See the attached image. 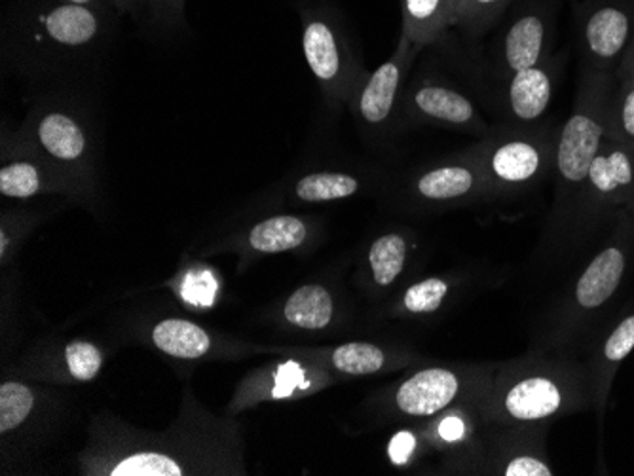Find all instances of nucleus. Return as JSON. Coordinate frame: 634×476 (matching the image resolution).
<instances>
[{"mask_svg":"<svg viewBox=\"0 0 634 476\" xmlns=\"http://www.w3.org/2000/svg\"><path fill=\"white\" fill-rule=\"evenodd\" d=\"M118 17L59 0H14L2 23L4 56L27 73L77 66L107 48Z\"/></svg>","mask_w":634,"mask_h":476,"instance_id":"f257e3e1","label":"nucleus"},{"mask_svg":"<svg viewBox=\"0 0 634 476\" xmlns=\"http://www.w3.org/2000/svg\"><path fill=\"white\" fill-rule=\"evenodd\" d=\"M584 403V378L576 365L525 357L492 378L477 412L486 424L528 427L577 410Z\"/></svg>","mask_w":634,"mask_h":476,"instance_id":"f03ea898","label":"nucleus"},{"mask_svg":"<svg viewBox=\"0 0 634 476\" xmlns=\"http://www.w3.org/2000/svg\"><path fill=\"white\" fill-rule=\"evenodd\" d=\"M613 84L615 74L584 67L576 105L556 139V205L561 211L576 210L582 203L589 167L606 139Z\"/></svg>","mask_w":634,"mask_h":476,"instance_id":"7ed1b4c3","label":"nucleus"},{"mask_svg":"<svg viewBox=\"0 0 634 476\" xmlns=\"http://www.w3.org/2000/svg\"><path fill=\"white\" fill-rule=\"evenodd\" d=\"M298 15L304 59L327 102L332 107L352 102L365 71L342 10L331 0H298Z\"/></svg>","mask_w":634,"mask_h":476,"instance_id":"20e7f679","label":"nucleus"},{"mask_svg":"<svg viewBox=\"0 0 634 476\" xmlns=\"http://www.w3.org/2000/svg\"><path fill=\"white\" fill-rule=\"evenodd\" d=\"M556 141L536 126H505L469 148L483 167L492 192L513 194L536 187L555 166Z\"/></svg>","mask_w":634,"mask_h":476,"instance_id":"39448f33","label":"nucleus"},{"mask_svg":"<svg viewBox=\"0 0 634 476\" xmlns=\"http://www.w3.org/2000/svg\"><path fill=\"white\" fill-rule=\"evenodd\" d=\"M559 0H515L492 48L497 79L551 59Z\"/></svg>","mask_w":634,"mask_h":476,"instance_id":"423d86ee","label":"nucleus"},{"mask_svg":"<svg viewBox=\"0 0 634 476\" xmlns=\"http://www.w3.org/2000/svg\"><path fill=\"white\" fill-rule=\"evenodd\" d=\"M23 138L43 152L77 187L87 190L92 181V135L87 123L74 110L46 105L33 112Z\"/></svg>","mask_w":634,"mask_h":476,"instance_id":"0eeeda50","label":"nucleus"},{"mask_svg":"<svg viewBox=\"0 0 634 476\" xmlns=\"http://www.w3.org/2000/svg\"><path fill=\"white\" fill-rule=\"evenodd\" d=\"M577 40L585 69L615 74L634 40L633 0H585L577 8Z\"/></svg>","mask_w":634,"mask_h":476,"instance_id":"6e6552de","label":"nucleus"},{"mask_svg":"<svg viewBox=\"0 0 634 476\" xmlns=\"http://www.w3.org/2000/svg\"><path fill=\"white\" fill-rule=\"evenodd\" d=\"M491 380V376L477 370L460 372L448 367L422 368L397 388L394 403L404 416L430 418L448 410L463 397L479 403Z\"/></svg>","mask_w":634,"mask_h":476,"instance_id":"1a4fd4ad","label":"nucleus"},{"mask_svg":"<svg viewBox=\"0 0 634 476\" xmlns=\"http://www.w3.org/2000/svg\"><path fill=\"white\" fill-rule=\"evenodd\" d=\"M409 38L401 35L396 51L386 59L375 73L365 74L352 97V109L361 126L367 130L380 131L388 128L397 112V105L403 95V84L419 56Z\"/></svg>","mask_w":634,"mask_h":476,"instance_id":"9d476101","label":"nucleus"},{"mask_svg":"<svg viewBox=\"0 0 634 476\" xmlns=\"http://www.w3.org/2000/svg\"><path fill=\"white\" fill-rule=\"evenodd\" d=\"M401 110L416 123L483 133L486 123L468 94L443 79L416 80L401 95Z\"/></svg>","mask_w":634,"mask_h":476,"instance_id":"9b49d317","label":"nucleus"},{"mask_svg":"<svg viewBox=\"0 0 634 476\" xmlns=\"http://www.w3.org/2000/svg\"><path fill=\"white\" fill-rule=\"evenodd\" d=\"M409 190L416 202L432 205L469 203L494 195L483 167L469 151L424 167L409 182Z\"/></svg>","mask_w":634,"mask_h":476,"instance_id":"f8f14e48","label":"nucleus"},{"mask_svg":"<svg viewBox=\"0 0 634 476\" xmlns=\"http://www.w3.org/2000/svg\"><path fill=\"white\" fill-rule=\"evenodd\" d=\"M587 213L634 207V152L606 135L579 203Z\"/></svg>","mask_w":634,"mask_h":476,"instance_id":"ddd939ff","label":"nucleus"},{"mask_svg":"<svg viewBox=\"0 0 634 476\" xmlns=\"http://www.w3.org/2000/svg\"><path fill=\"white\" fill-rule=\"evenodd\" d=\"M4 154L0 167V194L4 198L30 200L50 190L80 192V188L23 135L8 143Z\"/></svg>","mask_w":634,"mask_h":476,"instance_id":"4468645a","label":"nucleus"},{"mask_svg":"<svg viewBox=\"0 0 634 476\" xmlns=\"http://www.w3.org/2000/svg\"><path fill=\"white\" fill-rule=\"evenodd\" d=\"M497 80L502 82L500 105L509 126H536L553 99L556 61L549 59L541 66L528 67Z\"/></svg>","mask_w":634,"mask_h":476,"instance_id":"2eb2a0df","label":"nucleus"},{"mask_svg":"<svg viewBox=\"0 0 634 476\" xmlns=\"http://www.w3.org/2000/svg\"><path fill=\"white\" fill-rule=\"evenodd\" d=\"M627 267V254L621 246L602 249L579 275L574 300L579 311L599 310L620 289Z\"/></svg>","mask_w":634,"mask_h":476,"instance_id":"dca6fc26","label":"nucleus"},{"mask_svg":"<svg viewBox=\"0 0 634 476\" xmlns=\"http://www.w3.org/2000/svg\"><path fill=\"white\" fill-rule=\"evenodd\" d=\"M401 35L420 50L443 43L455 27L447 0H401Z\"/></svg>","mask_w":634,"mask_h":476,"instance_id":"f3484780","label":"nucleus"},{"mask_svg":"<svg viewBox=\"0 0 634 476\" xmlns=\"http://www.w3.org/2000/svg\"><path fill=\"white\" fill-rule=\"evenodd\" d=\"M365 179L350 169H314L301 175L291 192L303 203H327L348 200L360 194Z\"/></svg>","mask_w":634,"mask_h":476,"instance_id":"a211bd4d","label":"nucleus"},{"mask_svg":"<svg viewBox=\"0 0 634 476\" xmlns=\"http://www.w3.org/2000/svg\"><path fill=\"white\" fill-rule=\"evenodd\" d=\"M631 352H634V316L623 319L620 325L610 332V336L600 347L599 357L595 361L592 397H595L599 414L604 412L610 385H612L613 376L618 372V367L627 359Z\"/></svg>","mask_w":634,"mask_h":476,"instance_id":"6ab92c4d","label":"nucleus"},{"mask_svg":"<svg viewBox=\"0 0 634 476\" xmlns=\"http://www.w3.org/2000/svg\"><path fill=\"white\" fill-rule=\"evenodd\" d=\"M152 342L160 352L177 359H198L211 349L210 334L187 319L160 321L152 329Z\"/></svg>","mask_w":634,"mask_h":476,"instance_id":"aec40b11","label":"nucleus"},{"mask_svg":"<svg viewBox=\"0 0 634 476\" xmlns=\"http://www.w3.org/2000/svg\"><path fill=\"white\" fill-rule=\"evenodd\" d=\"M334 304L329 290L321 285H304L289 296L283 316L285 321L304 331H321L331 325Z\"/></svg>","mask_w":634,"mask_h":476,"instance_id":"412c9836","label":"nucleus"},{"mask_svg":"<svg viewBox=\"0 0 634 476\" xmlns=\"http://www.w3.org/2000/svg\"><path fill=\"white\" fill-rule=\"evenodd\" d=\"M308 224L296 215H275L260 221L249 231V246L259 253H285L303 246Z\"/></svg>","mask_w":634,"mask_h":476,"instance_id":"4be33fe9","label":"nucleus"},{"mask_svg":"<svg viewBox=\"0 0 634 476\" xmlns=\"http://www.w3.org/2000/svg\"><path fill=\"white\" fill-rule=\"evenodd\" d=\"M606 135L634 152V73H615V84L608 103Z\"/></svg>","mask_w":634,"mask_h":476,"instance_id":"5701e85b","label":"nucleus"},{"mask_svg":"<svg viewBox=\"0 0 634 476\" xmlns=\"http://www.w3.org/2000/svg\"><path fill=\"white\" fill-rule=\"evenodd\" d=\"M407 262V239L403 234L389 231L373 241L368 249V266L378 287H389L403 274Z\"/></svg>","mask_w":634,"mask_h":476,"instance_id":"b1692460","label":"nucleus"},{"mask_svg":"<svg viewBox=\"0 0 634 476\" xmlns=\"http://www.w3.org/2000/svg\"><path fill=\"white\" fill-rule=\"evenodd\" d=\"M329 359L332 368L352 376L376 374L388 362L383 347L368 342H350L334 347Z\"/></svg>","mask_w":634,"mask_h":476,"instance_id":"393cba45","label":"nucleus"},{"mask_svg":"<svg viewBox=\"0 0 634 476\" xmlns=\"http://www.w3.org/2000/svg\"><path fill=\"white\" fill-rule=\"evenodd\" d=\"M107 475L113 476H179L185 469L172 455L158 452H138L126 455L122 462L116 463Z\"/></svg>","mask_w":634,"mask_h":476,"instance_id":"a878e982","label":"nucleus"},{"mask_svg":"<svg viewBox=\"0 0 634 476\" xmlns=\"http://www.w3.org/2000/svg\"><path fill=\"white\" fill-rule=\"evenodd\" d=\"M33 391L20 382H4L0 388V433L7 435L22 426L33 410Z\"/></svg>","mask_w":634,"mask_h":476,"instance_id":"bb28decb","label":"nucleus"},{"mask_svg":"<svg viewBox=\"0 0 634 476\" xmlns=\"http://www.w3.org/2000/svg\"><path fill=\"white\" fill-rule=\"evenodd\" d=\"M515 0H468V14L461 22V35L468 38H481L496 27L505 17V12Z\"/></svg>","mask_w":634,"mask_h":476,"instance_id":"cd10ccee","label":"nucleus"},{"mask_svg":"<svg viewBox=\"0 0 634 476\" xmlns=\"http://www.w3.org/2000/svg\"><path fill=\"white\" fill-rule=\"evenodd\" d=\"M450 285L441 277H427L424 282L414 283L403 296V308L409 313L424 316L439 310L447 298Z\"/></svg>","mask_w":634,"mask_h":476,"instance_id":"c85d7f7f","label":"nucleus"},{"mask_svg":"<svg viewBox=\"0 0 634 476\" xmlns=\"http://www.w3.org/2000/svg\"><path fill=\"white\" fill-rule=\"evenodd\" d=\"M66 361L69 372L79 382H90L99 374L103 367V355L90 342H72L66 349Z\"/></svg>","mask_w":634,"mask_h":476,"instance_id":"c756f323","label":"nucleus"},{"mask_svg":"<svg viewBox=\"0 0 634 476\" xmlns=\"http://www.w3.org/2000/svg\"><path fill=\"white\" fill-rule=\"evenodd\" d=\"M496 475L504 476H551L555 475L551 465L545 462V457L533 452H517L507 455L500 467H496Z\"/></svg>","mask_w":634,"mask_h":476,"instance_id":"7c9ffc66","label":"nucleus"},{"mask_svg":"<svg viewBox=\"0 0 634 476\" xmlns=\"http://www.w3.org/2000/svg\"><path fill=\"white\" fill-rule=\"evenodd\" d=\"M471 416H466L461 410H453L441 418L435 427V435L445 444H458L469 439L471 433Z\"/></svg>","mask_w":634,"mask_h":476,"instance_id":"2f4dec72","label":"nucleus"},{"mask_svg":"<svg viewBox=\"0 0 634 476\" xmlns=\"http://www.w3.org/2000/svg\"><path fill=\"white\" fill-rule=\"evenodd\" d=\"M187 0H152L151 23L160 29H179L185 25Z\"/></svg>","mask_w":634,"mask_h":476,"instance_id":"473e14b6","label":"nucleus"},{"mask_svg":"<svg viewBox=\"0 0 634 476\" xmlns=\"http://www.w3.org/2000/svg\"><path fill=\"white\" fill-rule=\"evenodd\" d=\"M120 15H130L138 22L151 23L152 0H115Z\"/></svg>","mask_w":634,"mask_h":476,"instance_id":"72a5a7b5","label":"nucleus"},{"mask_svg":"<svg viewBox=\"0 0 634 476\" xmlns=\"http://www.w3.org/2000/svg\"><path fill=\"white\" fill-rule=\"evenodd\" d=\"M414 444H416V440H414L411 433L396 435L394 440H391V444H389V457H391V462L397 463V465H403L411 457Z\"/></svg>","mask_w":634,"mask_h":476,"instance_id":"f704fd0d","label":"nucleus"},{"mask_svg":"<svg viewBox=\"0 0 634 476\" xmlns=\"http://www.w3.org/2000/svg\"><path fill=\"white\" fill-rule=\"evenodd\" d=\"M206 289H213L211 277H190L185 285V296L190 302H210L211 290L208 293Z\"/></svg>","mask_w":634,"mask_h":476,"instance_id":"c9c22d12","label":"nucleus"},{"mask_svg":"<svg viewBox=\"0 0 634 476\" xmlns=\"http://www.w3.org/2000/svg\"><path fill=\"white\" fill-rule=\"evenodd\" d=\"M59 2L71 4V7L94 8V10H103V12H115V14H118L115 0H59Z\"/></svg>","mask_w":634,"mask_h":476,"instance_id":"e433bc0d","label":"nucleus"},{"mask_svg":"<svg viewBox=\"0 0 634 476\" xmlns=\"http://www.w3.org/2000/svg\"><path fill=\"white\" fill-rule=\"evenodd\" d=\"M448 10L453 15L455 27H460L463 17L468 14V0H447Z\"/></svg>","mask_w":634,"mask_h":476,"instance_id":"4c0bfd02","label":"nucleus"},{"mask_svg":"<svg viewBox=\"0 0 634 476\" xmlns=\"http://www.w3.org/2000/svg\"><path fill=\"white\" fill-rule=\"evenodd\" d=\"M618 71H627V73H634V40L631 44V48H629L627 56L623 59V63H621L620 69ZM615 71V73H618Z\"/></svg>","mask_w":634,"mask_h":476,"instance_id":"58836bf2","label":"nucleus"}]
</instances>
